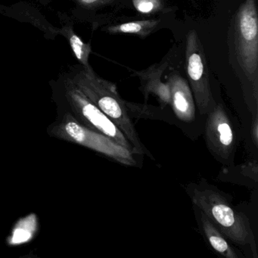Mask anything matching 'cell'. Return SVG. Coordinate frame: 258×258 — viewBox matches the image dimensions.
I'll use <instances>...</instances> for the list:
<instances>
[{
  "instance_id": "4",
  "label": "cell",
  "mask_w": 258,
  "mask_h": 258,
  "mask_svg": "<svg viewBox=\"0 0 258 258\" xmlns=\"http://www.w3.org/2000/svg\"><path fill=\"white\" fill-rule=\"evenodd\" d=\"M49 133L52 137L88 148L123 165H138L135 155L131 151L106 136L80 124L69 111L50 125Z\"/></svg>"
},
{
  "instance_id": "15",
  "label": "cell",
  "mask_w": 258,
  "mask_h": 258,
  "mask_svg": "<svg viewBox=\"0 0 258 258\" xmlns=\"http://www.w3.org/2000/svg\"><path fill=\"white\" fill-rule=\"evenodd\" d=\"M80 6L87 9H96L112 4L115 0H75Z\"/></svg>"
},
{
  "instance_id": "12",
  "label": "cell",
  "mask_w": 258,
  "mask_h": 258,
  "mask_svg": "<svg viewBox=\"0 0 258 258\" xmlns=\"http://www.w3.org/2000/svg\"><path fill=\"white\" fill-rule=\"evenodd\" d=\"M62 33L69 40V44L78 61L84 67H90L89 57L91 53V45L84 43L81 37L74 32L72 27H64L62 29Z\"/></svg>"
},
{
  "instance_id": "3",
  "label": "cell",
  "mask_w": 258,
  "mask_h": 258,
  "mask_svg": "<svg viewBox=\"0 0 258 258\" xmlns=\"http://www.w3.org/2000/svg\"><path fill=\"white\" fill-rule=\"evenodd\" d=\"M71 80L124 134L132 146L134 155H146L155 160L142 143L126 108V100L120 97L115 84L98 76L91 66L83 67Z\"/></svg>"
},
{
  "instance_id": "10",
  "label": "cell",
  "mask_w": 258,
  "mask_h": 258,
  "mask_svg": "<svg viewBox=\"0 0 258 258\" xmlns=\"http://www.w3.org/2000/svg\"><path fill=\"white\" fill-rule=\"evenodd\" d=\"M196 215L199 217V222L204 236L209 243L210 246L221 256L226 258H238L236 251L228 242L227 238L199 208L196 211Z\"/></svg>"
},
{
  "instance_id": "9",
  "label": "cell",
  "mask_w": 258,
  "mask_h": 258,
  "mask_svg": "<svg viewBox=\"0 0 258 258\" xmlns=\"http://www.w3.org/2000/svg\"><path fill=\"white\" fill-rule=\"evenodd\" d=\"M169 60H164L158 64H152L143 71L131 70L133 76L140 78V90L147 102L150 95L156 96L161 107L166 108L170 105V91L168 83L162 82L161 77L168 69Z\"/></svg>"
},
{
  "instance_id": "2",
  "label": "cell",
  "mask_w": 258,
  "mask_h": 258,
  "mask_svg": "<svg viewBox=\"0 0 258 258\" xmlns=\"http://www.w3.org/2000/svg\"><path fill=\"white\" fill-rule=\"evenodd\" d=\"M193 205L204 213L227 239L241 246L249 245L257 257L256 241L248 219L237 211L227 196L205 180L185 187Z\"/></svg>"
},
{
  "instance_id": "1",
  "label": "cell",
  "mask_w": 258,
  "mask_h": 258,
  "mask_svg": "<svg viewBox=\"0 0 258 258\" xmlns=\"http://www.w3.org/2000/svg\"><path fill=\"white\" fill-rule=\"evenodd\" d=\"M232 56L242 80L247 108L257 115L258 17L256 0H244L233 20Z\"/></svg>"
},
{
  "instance_id": "16",
  "label": "cell",
  "mask_w": 258,
  "mask_h": 258,
  "mask_svg": "<svg viewBox=\"0 0 258 258\" xmlns=\"http://www.w3.org/2000/svg\"><path fill=\"white\" fill-rule=\"evenodd\" d=\"M251 139L253 145L257 147L258 143V116H253V121L251 124Z\"/></svg>"
},
{
  "instance_id": "5",
  "label": "cell",
  "mask_w": 258,
  "mask_h": 258,
  "mask_svg": "<svg viewBox=\"0 0 258 258\" xmlns=\"http://www.w3.org/2000/svg\"><path fill=\"white\" fill-rule=\"evenodd\" d=\"M64 96L70 109L69 112L80 124L106 136L134 153L132 146L124 134L78 88L70 78L64 81Z\"/></svg>"
},
{
  "instance_id": "6",
  "label": "cell",
  "mask_w": 258,
  "mask_h": 258,
  "mask_svg": "<svg viewBox=\"0 0 258 258\" xmlns=\"http://www.w3.org/2000/svg\"><path fill=\"white\" fill-rule=\"evenodd\" d=\"M187 81L199 112L207 115L216 104L210 84L209 71L203 47L196 31L187 35L185 45Z\"/></svg>"
},
{
  "instance_id": "14",
  "label": "cell",
  "mask_w": 258,
  "mask_h": 258,
  "mask_svg": "<svg viewBox=\"0 0 258 258\" xmlns=\"http://www.w3.org/2000/svg\"><path fill=\"white\" fill-rule=\"evenodd\" d=\"M137 13L142 15H155L164 10L162 0H132Z\"/></svg>"
},
{
  "instance_id": "11",
  "label": "cell",
  "mask_w": 258,
  "mask_h": 258,
  "mask_svg": "<svg viewBox=\"0 0 258 258\" xmlns=\"http://www.w3.org/2000/svg\"><path fill=\"white\" fill-rule=\"evenodd\" d=\"M160 25L159 20L133 21L125 23L111 25L107 28V32L111 34H134L141 38L150 35Z\"/></svg>"
},
{
  "instance_id": "7",
  "label": "cell",
  "mask_w": 258,
  "mask_h": 258,
  "mask_svg": "<svg viewBox=\"0 0 258 258\" xmlns=\"http://www.w3.org/2000/svg\"><path fill=\"white\" fill-rule=\"evenodd\" d=\"M205 140L208 150L219 162L233 165L236 136L230 117L222 103H216L207 114Z\"/></svg>"
},
{
  "instance_id": "13",
  "label": "cell",
  "mask_w": 258,
  "mask_h": 258,
  "mask_svg": "<svg viewBox=\"0 0 258 258\" xmlns=\"http://www.w3.org/2000/svg\"><path fill=\"white\" fill-rule=\"evenodd\" d=\"M126 108L129 111L130 115L132 118H147L153 119V120H164L171 119L168 116L165 115L164 108L160 106V108L152 106V105H143V104L134 103V102H125Z\"/></svg>"
},
{
  "instance_id": "8",
  "label": "cell",
  "mask_w": 258,
  "mask_h": 258,
  "mask_svg": "<svg viewBox=\"0 0 258 258\" xmlns=\"http://www.w3.org/2000/svg\"><path fill=\"white\" fill-rule=\"evenodd\" d=\"M170 105L175 117L184 123H191L196 119V106L188 81L177 72L169 75Z\"/></svg>"
}]
</instances>
